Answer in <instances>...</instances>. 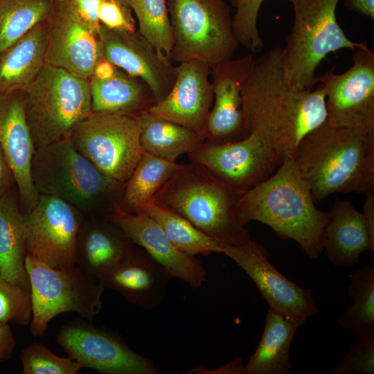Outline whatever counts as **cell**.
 <instances>
[{
  "label": "cell",
  "instance_id": "1",
  "mask_svg": "<svg viewBox=\"0 0 374 374\" xmlns=\"http://www.w3.org/2000/svg\"><path fill=\"white\" fill-rule=\"evenodd\" d=\"M281 48L274 47L253 60L241 92L247 136L262 141L281 159H294L298 145L327 119L326 93L321 84L299 91L285 78Z\"/></svg>",
  "mask_w": 374,
  "mask_h": 374
},
{
  "label": "cell",
  "instance_id": "2",
  "mask_svg": "<svg viewBox=\"0 0 374 374\" xmlns=\"http://www.w3.org/2000/svg\"><path fill=\"white\" fill-rule=\"evenodd\" d=\"M237 215L242 226L260 222L279 238L294 240L312 259L323 253L330 213L316 208L310 187L292 158H285L270 177L244 191Z\"/></svg>",
  "mask_w": 374,
  "mask_h": 374
},
{
  "label": "cell",
  "instance_id": "3",
  "mask_svg": "<svg viewBox=\"0 0 374 374\" xmlns=\"http://www.w3.org/2000/svg\"><path fill=\"white\" fill-rule=\"evenodd\" d=\"M294 159L315 204L337 193L373 191L374 132L335 127L326 121L301 139Z\"/></svg>",
  "mask_w": 374,
  "mask_h": 374
},
{
  "label": "cell",
  "instance_id": "4",
  "mask_svg": "<svg viewBox=\"0 0 374 374\" xmlns=\"http://www.w3.org/2000/svg\"><path fill=\"white\" fill-rule=\"evenodd\" d=\"M244 191L228 185L203 165L190 161L179 164L151 202L182 216L224 245L237 246L251 240L237 215Z\"/></svg>",
  "mask_w": 374,
  "mask_h": 374
},
{
  "label": "cell",
  "instance_id": "5",
  "mask_svg": "<svg viewBox=\"0 0 374 374\" xmlns=\"http://www.w3.org/2000/svg\"><path fill=\"white\" fill-rule=\"evenodd\" d=\"M30 172L39 194L58 197L86 216L109 219L125 189V183L107 177L81 154L70 136L36 149Z\"/></svg>",
  "mask_w": 374,
  "mask_h": 374
},
{
  "label": "cell",
  "instance_id": "6",
  "mask_svg": "<svg viewBox=\"0 0 374 374\" xmlns=\"http://www.w3.org/2000/svg\"><path fill=\"white\" fill-rule=\"evenodd\" d=\"M294 10V22L281 48L285 78L299 91L311 90L317 83L318 66L330 53L363 47L367 42L350 40L336 19L339 0H286Z\"/></svg>",
  "mask_w": 374,
  "mask_h": 374
},
{
  "label": "cell",
  "instance_id": "7",
  "mask_svg": "<svg viewBox=\"0 0 374 374\" xmlns=\"http://www.w3.org/2000/svg\"><path fill=\"white\" fill-rule=\"evenodd\" d=\"M26 115L35 149L70 136L91 114L89 80L44 64L26 89Z\"/></svg>",
  "mask_w": 374,
  "mask_h": 374
},
{
  "label": "cell",
  "instance_id": "8",
  "mask_svg": "<svg viewBox=\"0 0 374 374\" xmlns=\"http://www.w3.org/2000/svg\"><path fill=\"white\" fill-rule=\"evenodd\" d=\"M174 44L170 60L211 68L233 58L239 45L224 0H167Z\"/></svg>",
  "mask_w": 374,
  "mask_h": 374
},
{
  "label": "cell",
  "instance_id": "9",
  "mask_svg": "<svg viewBox=\"0 0 374 374\" xmlns=\"http://www.w3.org/2000/svg\"><path fill=\"white\" fill-rule=\"evenodd\" d=\"M25 266L32 297L30 324L34 337L43 336L49 321L60 314L75 312L91 321L100 312L105 288L76 265L66 269L53 267L26 254Z\"/></svg>",
  "mask_w": 374,
  "mask_h": 374
},
{
  "label": "cell",
  "instance_id": "10",
  "mask_svg": "<svg viewBox=\"0 0 374 374\" xmlns=\"http://www.w3.org/2000/svg\"><path fill=\"white\" fill-rule=\"evenodd\" d=\"M75 148L107 177L125 183L143 153L136 117L91 114L72 131Z\"/></svg>",
  "mask_w": 374,
  "mask_h": 374
},
{
  "label": "cell",
  "instance_id": "11",
  "mask_svg": "<svg viewBox=\"0 0 374 374\" xmlns=\"http://www.w3.org/2000/svg\"><path fill=\"white\" fill-rule=\"evenodd\" d=\"M353 64L341 74L317 77L326 93V121L335 127L374 132V53L368 44L355 50Z\"/></svg>",
  "mask_w": 374,
  "mask_h": 374
},
{
  "label": "cell",
  "instance_id": "12",
  "mask_svg": "<svg viewBox=\"0 0 374 374\" xmlns=\"http://www.w3.org/2000/svg\"><path fill=\"white\" fill-rule=\"evenodd\" d=\"M26 254L53 267L76 265L77 236L84 215L65 201L39 195L35 206L24 213Z\"/></svg>",
  "mask_w": 374,
  "mask_h": 374
},
{
  "label": "cell",
  "instance_id": "13",
  "mask_svg": "<svg viewBox=\"0 0 374 374\" xmlns=\"http://www.w3.org/2000/svg\"><path fill=\"white\" fill-rule=\"evenodd\" d=\"M56 341L69 357L102 374H157L153 362L115 334L83 321L62 326Z\"/></svg>",
  "mask_w": 374,
  "mask_h": 374
},
{
  "label": "cell",
  "instance_id": "14",
  "mask_svg": "<svg viewBox=\"0 0 374 374\" xmlns=\"http://www.w3.org/2000/svg\"><path fill=\"white\" fill-rule=\"evenodd\" d=\"M222 253L252 279L269 308L299 327L320 312L312 290L302 287L281 274L269 262V252L252 240L237 246L225 245Z\"/></svg>",
  "mask_w": 374,
  "mask_h": 374
},
{
  "label": "cell",
  "instance_id": "15",
  "mask_svg": "<svg viewBox=\"0 0 374 374\" xmlns=\"http://www.w3.org/2000/svg\"><path fill=\"white\" fill-rule=\"evenodd\" d=\"M190 161L205 166L228 185L249 190L270 177L281 159L253 134L224 143L204 141L188 153Z\"/></svg>",
  "mask_w": 374,
  "mask_h": 374
},
{
  "label": "cell",
  "instance_id": "16",
  "mask_svg": "<svg viewBox=\"0 0 374 374\" xmlns=\"http://www.w3.org/2000/svg\"><path fill=\"white\" fill-rule=\"evenodd\" d=\"M46 23L44 63L89 80L103 58L98 31L78 18L69 0H54Z\"/></svg>",
  "mask_w": 374,
  "mask_h": 374
},
{
  "label": "cell",
  "instance_id": "17",
  "mask_svg": "<svg viewBox=\"0 0 374 374\" xmlns=\"http://www.w3.org/2000/svg\"><path fill=\"white\" fill-rule=\"evenodd\" d=\"M98 33L105 60L145 82L154 104L167 96L176 78L175 66L139 30L110 29L100 24Z\"/></svg>",
  "mask_w": 374,
  "mask_h": 374
},
{
  "label": "cell",
  "instance_id": "18",
  "mask_svg": "<svg viewBox=\"0 0 374 374\" xmlns=\"http://www.w3.org/2000/svg\"><path fill=\"white\" fill-rule=\"evenodd\" d=\"M26 92L0 91V145L13 172L23 213L36 205L39 193L30 172L35 147L26 115Z\"/></svg>",
  "mask_w": 374,
  "mask_h": 374
},
{
  "label": "cell",
  "instance_id": "19",
  "mask_svg": "<svg viewBox=\"0 0 374 374\" xmlns=\"http://www.w3.org/2000/svg\"><path fill=\"white\" fill-rule=\"evenodd\" d=\"M253 60V56L248 54L238 59L231 58L211 68L215 103L207 118L205 141L224 143L247 136L241 92Z\"/></svg>",
  "mask_w": 374,
  "mask_h": 374
},
{
  "label": "cell",
  "instance_id": "20",
  "mask_svg": "<svg viewBox=\"0 0 374 374\" xmlns=\"http://www.w3.org/2000/svg\"><path fill=\"white\" fill-rule=\"evenodd\" d=\"M176 78L167 96L148 112L178 123L206 136L207 118L213 100L211 68L199 60L175 66Z\"/></svg>",
  "mask_w": 374,
  "mask_h": 374
},
{
  "label": "cell",
  "instance_id": "21",
  "mask_svg": "<svg viewBox=\"0 0 374 374\" xmlns=\"http://www.w3.org/2000/svg\"><path fill=\"white\" fill-rule=\"evenodd\" d=\"M171 278L161 265L133 243L116 263L98 277V281L132 304L151 310L163 303Z\"/></svg>",
  "mask_w": 374,
  "mask_h": 374
},
{
  "label": "cell",
  "instance_id": "22",
  "mask_svg": "<svg viewBox=\"0 0 374 374\" xmlns=\"http://www.w3.org/2000/svg\"><path fill=\"white\" fill-rule=\"evenodd\" d=\"M109 220L161 265L172 278L184 281L193 289L199 288L205 282L206 271L202 262L176 248L159 224L146 213L130 214L118 208Z\"/></svg>",
  "mask_w": 374,
  "mask_h": 374
},
{
  "label": "cell",
  "instance_id": "23",
  "mask_svg": "<svg viewBox=\"0 0 374 374\" xmlns=\"http://www.w3.org/2000/svg\"><path fill=\"white\" fill-rule=\"evenodd\" d=\"M329 213L323 253L332 264L353 267L364 251H374V238L365 218L350 200L336 199Z\"/></svg>",
  "mask_w": 374,
  "mask_h": 374
},
{
  "label": "cell",
  "instance_id": "24",
  "mask_svg": "<svg viewBox=\"0 0 374 374\" xmlns=\"http://www.w3.org/2000/svg\"><path fill=\"white\" fill-rule=\"evenodd\" d=\"M132 244L109 219L84 215L77 236L76 265L98 281V277L116 263Z\"/></svg>",
  "mask_w": 374,
  "mask_h": 374
},
{
  "label": "cell",
  "instance_id": "25",
  "mask_svg": "<svg viewBox=\"0 0 374 374\" xmlns=\"http://www.w3.org/2000/svg\"><path fill=\"white\" fill-rule=\"evenodd\" d=\"M91 114H118L137 117L154 104L149 86L115 66L105 78L91 75L89 80Z\"/></svg>",
  "mask_w": 374,
  "mask_h": 374
},
{
  "label": "cell",
  "instance_id": "26",
  "mask_svg": "<svg viewBox=\"0 0 374 374\" xmlns=\"http://www.w3.org/2000/svg\"><path fill=\"white\" fill-rule=\"evenodd\" d=\"M26 229L17 186L0 197V275L30 291L25 266Z\"/></svg>",
  "mask_w": 374,
  "mask_h": 374
},
{
  "label": "cell",
  "instance_id": "27",
  "mask_svg": "<svg viewBox=\"0 0 374 374\" xmlns=\"http://www.w3.org/2000/svg\"><path fill=\"white\" fill-rule=\"evenodd\" d=\"M46 23L41 22L0 53V91H26L44 65Z\"/></svg>",
  "mask_w": 374,
  "mask_h": 374
},
{
  "label": "cell",
  "instance_id": "28",
  "mask_svg": "<svg viewBox=\"0 0 374 374\" xmlns=\"http://www.w3.org/2000/svg\"><path fill=\"white\" fill-rule=\"evenodd\" d=\"M299 326L269 308L255 353L244 365V374H288L293 364L290 350Z\"/></svg>",
  "mask_w": 374,
  "mask_h": 374
},
{
  "label": "cell",
  "instance_id": "29",
  "mask_svg": "<svg viewBox=\"0 0 374 374\" xmlns=\"http://www.w3.org/2000/svg\"><path fill=\"white\" fill-rule=\"evenodd\" d=\"M136 118L143 152L168 161L175 162L206 140L202 134L148 112Z\"/></svg>",
  "mask_w": 374,
  "mask_h": 374
},
{
  "label": "cell",
  "instance_id": "30",
  "mask_svg": "<svg viewBox=\"0 0 374 374\" xmlns=\"http://www.w3.org/2000/svg\"><path fill=\"white\" fill-rule=\"evenodd\" d=\"M178 166L176 162L143 152L125 182L118 209L130 214L143 212Z\"/></svg>",
  "mask_w": 374,
  "mask_h": 374
},
{
  "label": "cell",
  "instance_id": "31",
  "mask_svg": "<svg viewBox=\"0 0 374 374\" xmlns=\"http://www.w3.org/2000/svg\"><path fill=\"white\" fill-rule=\"evenodd\" d=\"M143 211L159 224L174 246L183 253L192 256L222 253L225 245L203 233L182 216L153 202L148 204Z\"/></svg>",
  "mask_w": 374,
  "mask_h": 374
},
{
  "label": "cell",
  "instance_id": "32",
  "mask_svg": "<svg viewBox=\"0 0 374 374\" xmlns=\"http://www.w3.org/2000/svg\"><path fill=\"white\" fill-rule=\"evenodd\" d=\"M347 292L353 303L336 322L355 334L374 330V268L366 265L350 274Z\"/></svg>",
  "mask_w": 374,
  "mask_h": 374
},
{
  "label": "cell",
  "instance_id": "33",
  "mask_svg": "<svg viewBox=\"0 0 374 374\" xmlns=\"http://www.w3.org/2000/svg\"><path fill=\"white\" fill-rule=\"evenodd\" d=\"M54 0H0V53L46 21Z\"/></svg>",
  "mask_w": 374,
  "mask_h": 374
},
{
  "label": "cell",
  "instance_id": "34",
  "mask_svg": "<svg viewBox=\"0 0 374 374\" xmlns=\"http://www.w3.org/2000/svg\"><path fill=\"white\" fill-rule=\"evenodd\" d=\"M131 8L136 16L139 33L170 60L174 37L167 1L135 0Z\"/></svg>",
  "mask_w": 374,
  "mask_h": 374
},
{
  "label": "cell",
  "instance_id": "35",
  "mask_svg": "<svg viewBox=\"0 0 374 374\" xmlns=\"http://www.w3.org/2000/svg\"><path fill=\"white\" fill-rule=\"evenodd\" d=\"M23 374H77L82 364L71 357H59L40 343H33L20 353Z\"/></svg>",
  "mask_w": 374,
  "mask_h": 374
},
{
  "label": "cell",
  "instance_id": "36",
  "mask_svg": "<svg viewBox=\"0 0 374 374\" xmlns=\"http://www.w3.org/2000/svg\"><path fill=\"white\" fill-rule=\"evenodd\" d=\"M32 317L30 291L0 275V321L28 326L31 322Z\"/></svg>",
  "mask_w": 374,
  "mask_h": 374
},
{
  "label": "cell",
  "instance_id": "37",
  "mask_svg": "<svg viewBox=\"0 0 374 374\" xmlns=\"http://www.w3.org/2000/svg\"><path fill=\"white\" fill-rule=\"evenodd\" d=\"M348 353L334 366L331 374L351 372L374 373V330L355 334Z\"/></svg>",
  "mask_w": 374,
  "mask_h": 374
},
{
  "label": "cell",
  "instance_id": "38",
  "mask_svg": "<svg viewBox=\"0 0 374 374\" xmlns=\"http://www.w3.org/2000/svg\"><path fill=\"white\" fill-rule=\"evenodd\" d=\"M264 0H253L249 4L237 8L232 17L233 28L239 42L252 52H258L263 46L257 28L259 9Z\"/></svg>",
  "mask_w": 374,
  "mask_h": 374
},
{
  "label": "cell",
  "instance_id": "39",
  "mask_svg": "<svg viewBox=\"0 0 374 374\" xmlns=\"http://www.w3.org/2000/svg\"><path fill=\"white\" fill-rule=\"evenodd\" d=\"M132 8L114 0H102L98 10L100 24L110 29L136 30Z\"/></svg>",
  "mask_w": 374,
  "mask_h": 374
},
{
  "label": "cell",
  "instance_id": "40",
  "mask_svg": "<svg viewBox=\"0 0 374 374\" xmlns=\"http://www.w3.org/2000/svg\"><path fill=\"white\" fill-rule=\"evenodd\" d=\"M102 0H69L78 18L89 27L98 31L100 27L98 10Z\"/></svg>",
  "mask_w": 374,
  "mask_h": 374
},
{
  "label": "cell",
  "instance_id": "41",
  "mask_svg": "<svg viewBox=\"0 0 374 374\" xmlns=\"http://www.w3.org/2000/svg\"><path fill=\"white\" fill-rule=\"evenodd\" d=\"M17 342L8 323L0 321V362L10 359Z\"/></svg>",
  "mask_w": 374,
  "mask_h": 374
},
{
  "label": "cell",
  "instance_id": "42",
  "mask_svg": "<svg viewBox=\"0 0 374 374\" xmlns=\"http://www.w3.org/2000/svg\"><path fill=\"white\" fill-rule=\"evenodd\" d=\"M15 186L13 172L0 145V197Z\"/></svg>",
  "mask_w": 374,
  "mask_h": 374
},
{
  "label": "cell",
  "instance_id": "43",
  "mask_svg": "<svg viewBox=\"0 0 374 374\" xmlns=\"http://www.w3.org/2000/svg\"><path fill=\"white\" fill-rule=\"evenodd\" d=\"M343 2L348 9L357 14L374 19V0H343Z\"/></svg>",
  "mask_w": 374,
  "mask_h": 374
},
{
  "label": "cell",
  "instance_id": "44",
  "mask_svg": "<svg viewBox=\"0 0 374 374\" xmlns=\"http://www.w3.org/2000/svg\"><path fill=\"white\" fill-rule=\"evenodd\" d=\"M368 226L371 236L374 238V193H366V197L362 212Z\"/></svg>",
  "mask_w": 374,
  "mask_h": 374
},
{
  "label": "cell",
  "instance_id": "45",
  "mask_svg": "<svg viewBox=\"0 0 374 374\" xmlns=\"http://www.w3.org/2000/svg\"><path fill=\"white\" fill-rule=\"evenodd\" d=\"M231 4L237 8H240L242 7H244L245 6H247L253 0H229Z\"/></svg>",
  "mask_w": 374,
  "mask_h": 374
},
{
  "label": "cell",
  "instance_id": "46",
  "mask_svg": "<svg viewBox=\"0 0 374 374\" xmlns=\"http://www.w3.org/2000/svg\"><path fill=\"white\" fill-rule=\"evenodd\" d=\"M125 6L131 8L135 0H114Z\"/></svg>",
  "mask_w": 374,
  "mask_h": 374
}]
</instances>
